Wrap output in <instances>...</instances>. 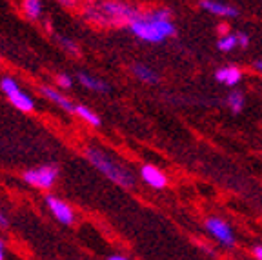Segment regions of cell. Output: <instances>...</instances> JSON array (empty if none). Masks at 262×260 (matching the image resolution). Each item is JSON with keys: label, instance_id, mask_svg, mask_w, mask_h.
Returning a JSON list of instances; mask_svg holds the SVG:
<instances>
[{"label": "cell", "instance_id": "1", "mask_svg": "<svg viewBox=\"0 0 262 260\" xmlns=\"http://www.w3.org/2000/svg\"><path fill=\"white\" fill-rule=\"evenodd\" d=\"M129 31L137 38L149 44H160L175 35V24L171 22V15L168 9H157L147 15H137L127 24Z\"/></svg>", "mask_w": 262, "mask_h": 260}, {"label": "cell", "instance_id": "2", "mask_svg": "<svg viewBox=\"0 0 262 260\" xmlns=\"http://www.w3.org/2000/svg\"><path fill=\"white\" fill-rule=\"evenodd\" d=\"M86 159L91 162V166L95 169H98L106 179H110L113 184L120 187L131 189L135 186V175L131 173V169L127 166H124L122 162L113 160L110 153L98 149V147H86Z\"/></svg>", "mask_w": 262, "mask_h": 260}, {"label": "cell", "instance_id": "3", "mask_svg": "<svg viewBox=\"0 0 262 260\" xmlns=\"http://www.w3.org/2000/svg\"><path fill=\"white\" fill-rule=\"evenodd\" d=\"M137 15H139L137 9L124 4V2H115V0H106V2H100V4L88 9V16H90L91 20L98 22V24H126L127 26Z\"/></svg>", "mask_w": 262, "mask_h": 260}, {"label": "cell", "instance_id": "4", "mask_svg": "<svg viewBox=\"0 0 262 260\" xmlns=\"http://www.w3.org/2000/svg\"><path fill=\"white\" fill-rule=\"evenodd\" d=\"M0 90L9 98V102H11L16 110L24 111V113H29V111L35 110V100H33L28 93H24V91L20 90L18 82L13 80L11 77H4L0 80Z\"/></svg>", "mask_w": 262, "mask_h": 260}, {"label": "cell", "instance_id": "5", "mask_svg": "<svg viewBox=\"0 0 262 260\" xmlns=\"http://www.w3.org/2000/svg\"><path fill=\"white\" fill-rule=\"evenodd\" d=\"M57 179H58V167L51 166V164L33 167V169H28L24 173L26 182L29 186L37 187V189H49V187H53Z\"/></svg>", "mask_w": 262, "mask_h": 260}, {"label": "cell", "instance_id": "6", "mask_svg": "<svg viewBox=\"0 0 262 260\" xmlns=\"http://www.w3.org/2000/svg\"><path fill=\"white\" fill-rule=\"evenodd\" d=\"M204 228L224 248H233L235 246V233L226 220L219 219V216H209L204 222Z\"/></svg>", "mask_w": 262, "mask_h": 260}, {"label": "cell", "instance_id": "7", "mask_svg": "<svg viewBox=\"0 0 262 260\" xmlns=\"http://www.w3.org/2000/svg\"><path fill=\"white\" fill-rule=\"evenodd\" d=\"M46 206L51 211V215L58 220L64 226H71L75 222V211L71 209V206L68 202H64L62 199H57V197L48 195L46 197Z\"/></svg>", "mask_w": 262, "mask_h": 260}, {"label": "cell", "instance_id": "8", "mask_svg": "<svg viewBox=\"0 0 262 260\" xmlns=\"http://www.w3.org/2000/svg\"><path fill=\"white\" fill-rule=\"evenodd\" d=\"M140 179L144 180V184H147L153 189H164L168 186V177L162 169H159L157 166H151V164H146L140 169Z\"/></svg>", "mask_w": 262, "mask_h": 260}, {"label": "cell", "instance_id": "9", "mask_svg": "<svg viewBox=\"0 0 262 260\" xmlns=\"http://www.w3.org/2000/svg\"><path fill=\"white\" fill-rule=\"evenodd\" d=\"M215 78L224 85H237L242 78V71L237 66H224L215 71Z\"/></svg>", "mask_w": 262, "mask_h": 260}, {"label": "cell", "instance_id": "10", "mask_svg": "<svg viewBox=\"0 0 262 260\" xmlns=\"http://www.w3.org/2000/svg\"><path fill=\"white\" fill-rule=\"evenodd\" d=\"M40 93L44 95V97L48 98V100H51L53 104H57L58 107H62L64 111H68V113H73V111H75L73 102H71L68 97H64V95H62L60 91L53 90V88H48V85H42V88H40Z\"/></svg>", "mask_w": 262, "mask_h": 260}, {"label": "cell", "instance_id": "11", "mask_svg": "<svg viewBox=\"0 0 262 260\" xmlns=\"http://www.w3.org/2000/svg\"><path fill=\"white\" fill-rule=\"evenodd\" d=\"M201 8L215 16H237V9L233 6L224 4V2H217V0H202Z\"/></svg>", "mask_w": 262, "mask_h": 260}, {"label": "cell", "instance_id": "12", "mask_svg": "<svg viewBox=\"0 0 262 260\" xmlns=\"http://www.w3.org/2000/svg\"><path fill=\"white\" fill-rule=\"evenodd\" d=\"M78 82H80L86 90H91V91H97V93H106L110 90V85L107 82L100 80V78L93 77V75H88V73H80L78 75Z\"/></svg>", "mask_w": 262, "mask_h": 260}, {"label": "cell", "instance_id": "13", "mask_svg": "<svg viewBox=\"0 0 262 260\" xmlns=\"http://www.w3.org/2000/svg\"><path fill=\"white\" fill-rule=\"evenodd\" d=\"M131 71H133V75H135L140 82H144V84H157V82H159V75H157L155 69H151L149 66L135 64L131 68Z\"/></svg>", "mask_w": 262, "mask_h": 260}, {"label": "cell", "instance_id": "14", "mask_svg": "<svg viewBox=\"0 0 262 260\" xmlns=\"http://www.w3.org/2000/svg\"><path fill=\"white\" fill-rule=\"evenodd\" d=\"M75 115H78V117L84 120V122H88L90 126H100V118H98V115L95 113L93 110H90V107L86 106H75Z\"/></svg>", "mask_w": 262, "mask_h": 260}, {"label": "cell", "instance_id": "15", "mask_svg": "<svg viewBox=\"0 0 262 260\" xmlns=\"http://www.w3.org/2000/svg\"><path fill=\"white\" fill-rule=\"evenodd\" d=\"M226 104H228V107L233 111L235 115H238L242 110H244V95H242L238 90L231 91V93L228 95V100H226Z\"/></svg>", "mask_w": 262, "mask_h": 260}, {"label": "cell", "instance_id": "16", "mask_svg": "<svg viewBox=\"0 0 262 260\" xmlns=\"http://www.w3.org/2000/svg\"><path fill=\"white\" fill-rule=\"evenodd\" d=\"M237 37L235 35H222L217 42V48L221 49L222 53H229V51H233L237 48Z\"/></svg>", "mask_w": 262, "mask_h": 260}, {"label": "cell", "instance_id": "17", "mask_svg": "<svg viewBox=\"0 0 262 260\" xmlns=\"http://www.w3.org/2000/svg\"><path fill=\"white\" fill-rule=\"evenodd\" d=\"M24 11L29 18H38L42 15V0H24Z\"/></svg>", "mask_w": 262, "mask_h": 260}, {"label": "cell", "instance_id": "18", "mask_svg": "<svg viewBox=\"0 0 262 260\" xmlns=\"http://www.w3.org/2000/svg\"><path fill=\"white\" fill-rule=\"evenodd\" d=\"M58 42H60V46L66 49V51H68V53H71V55L78 53L77 44H75L73 40H70V38H58Z\"/></svg>", "mask_w": 262, "mask_h": 260}, {"label": "cell", "instance_id": "19", "mask_svg": "<svg viewBox=\"0 0 262 260\" xmlns=\"http://www.w3.org/2000/svg\"><path fill=\"white\" fill-rule=\"evenodd\" d=\"M57 84L60 85V88H64V90H70L71 85H73V78H71L70 75L62 73L57 77Z\"/></svg>", "mask_w": 262, "mask_h": 260}, {"label": "cell", "instance_id": "20", "mask_svg": "<svg viewBox=\"0 0 262 260\" xmlns=\"http://www.w3.org/2000/svg\"><path fill=\"white\" fill-rule=\"evenodd\" d=\"M235 37H237V44L241 46V48H248V44H250V37H248L246 33H237Z\"/></svg>", "mask_w": 262, "mask_h": 260}, {"label": "cell", "instance_id": "21", "mask_svg": "<svg viewBox=\"0 0 262 260\" xmlns=\"http://www.w3.org/2000/svg\"><path fill=\"white\" fill-rule=\"evenodd\" d=\"M9 228V220L6 216V213L0 209V229H8Z\"/></svg>", "mask_w": 262, "mask_h": 260}, {"label": "cell", "instance_id": "22", "mask_svg": "<svg viewBox=\"0 0 262 260\" xmlns=\"http://www.w3.org/2000/svg\"><path fill=\"white\" fill-rule=\"evenodd\" d=\"M253 255H255V258H257V260H262V246H255Z\"/></svg>", "mask_w": 262, "mask_h": 260}, {"label": "cell", "instance_id": "23", "mask_svg": "<svg viewBox=\"0 0 262 260\" xmlns=\"http://www.w3.org/2000/svg\"><path fill=\"white\" fill-rule=\"evenodd\" d=\"M0 260H6V248H4L2 239H0Z\"/></svg>", "mask_w": 262, "mask_h": 260}, {"label": "cell", "instance_id": "24", "mask_svg": "<svg viewBox=\"0 0 262 260\" xmlns=\"http://www.w3.org/2000/svg\"><path fill=\"white\" fill-rule=\"evenodd\" d=\"M107 260H129V258H126V256H122V255H111Z\"/></svg>", "mask_w": 262, "mask_h": 260}, {"label": "cell", "instance_id": "25", "mask_svg": "<svg viewBox=\"0 0 262 260\" xmlns=\"http://www.w3.org/2000/svg\"><path fill=\"white\" fill-rule=\"evenodd\" d=\"M257 68H258V69H260V71H262V62H258V64H257Z\"/></svg>", "mask_w": 262, "mask_h": 260}, {"label": "cell", "instance_id": "26", "mask_svg": "<svg viewBox=\"0 0 262 260\" xmlns=\"http://www.w3.org/2000/svg\"><path fill=\"white\" fill-rule=\"evenodd\" d=\"M60 2H66V4H70V2H71V0H60Z\"/></svg>", "mask_w": 262, "mask_h": 260}]
</instances>
